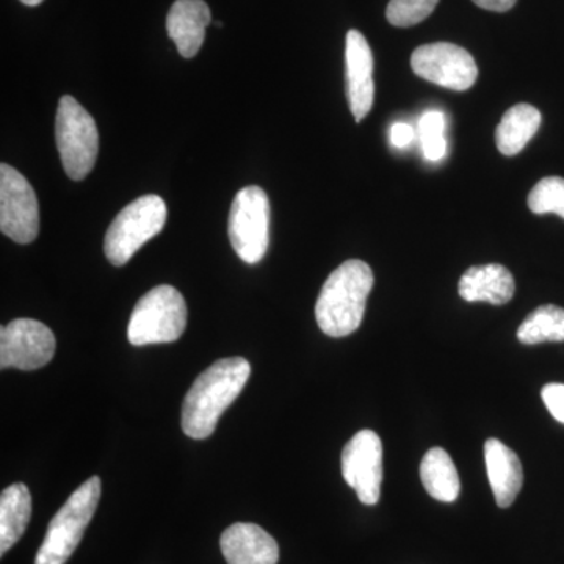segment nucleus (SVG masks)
Wrapping results in <instances>:
<instances>
[{"mask_svg":"<svg viewBox=\"0 0 564 564\" xmlns=\"http://www.w3.org/2000/svg\"><path fill=\"white\" fill-rule=\"evenodd\" d=\"M210 9L204 0H176L166 18V31L184 58H193L202 50Z\"/></svg>","mask_w":564,"mask_h":564,"instance_id":"nucleus-15","label":"nucleus"},{"mask_svg":"<svg viewBox=\"0 0 564 564\" xmlns=\"http://www.w3.org/2000/svg\"><path fill=\"white\" fill-rule=\"evenodd\" d=\"M343 475L364 505H377L383 484V444L372 430H361L345 445Z\"/></svg>","mask_w":564,"mask_h":564,"instance_id":"nucleus-11","label":"nucleus"},{"mask_svg":"<svg viewBox=\"0 0 564 564\" xmlns=\"http://www.w3.org/2000/svg\"><path fill=\"white\" fill-rule=\"evenodd\" d=\"M373 282L372 269L358 259L329 274L315 304V318L326 336H350L361 326Z\"/></svg>","mask_w":564,"mask_h":564,"instance_id":"nucleus-2","label":"nucleus"},{"mask_svg":"<svg viewBox=\"0 0 564 564\" xmlns=\"http://www.w3.org/2000/svg\"><path fill=\"white\" fill-rule=\"evenodd\" d=\"M229 240L243 262H261L270 243V202L261 187L237 193L229 214Z\"/></svg>","mask_w":564,"mask_h":564,"instance_id":"nucleus-7","label":"nucleus"},{"mask_svg":"<svg viewBox=\"0 0 564 564\" xmlns=\"http://www.w3.org/2000/svg\"><path fill=\"white\" fill-rule=\"evenodd\" d=\"M223 556L228 564H276L280 547L272 534L256 524H234L221 534Z\"/></svg>","mask_w":564,"mask_h":564,"instance_id":"nucleus-13","label":"nucleus"},{"mask_svg":"<svg viewBox=\"0 0 564 564\" xmlns=\"http://www.w3.org/2000/svg\"><path fill=\"white\" fill-rule=\"evenodd\" d=\"M101 478L91 477L76 489L47 527L35 564H65L76 551L101 499Z\"/></svg>","mask_w":564,"mask_h":564,"instance_id":"nucleus-3","label":"nucleus"},{"mask_svg":"<svg viewBox=\"0 0 564 564\" xmlns=\"http://www.w3.org/2000/svg\"><path fill=\"white\" fill-rule=\"evenodd\" d=\"M251 366L243 358H226L204 370L182 406V430L192 440H207L217 429L221 414L243 391Z\"/></svg>","mask_w":564,"mask_h":564,"instance_id":"nucleus-1","label":"nucleus"},{"mask_svg":"<svg viewBox=\"0 0 564 564\" xmlns=\"http://www.w3.org/2000/svg\"><path fill=\"white\" fill-rule=\"evenodd\" d=\"M529 207L533 214H556L564 218V180L558 176L544 177L534 185L529 195Z\"/></svg>","mask_w":564,"mask_h":564,"instance_id":"nucleus-22","label":"nucleus"},{"mask_svg":"<svg viewBox=\"0 0 564 564\" xmlns=\"http://www.w3.org/2000/svg\"><path fill=\"white\" fill-rule=\"evenodd\" d=\"M541 397L552 417L564 423V384H545Z\"/></svg>","mask_w":564,"mask_h":564,"instance_id":"nucleus-24","label":"nucleus"},{"mask_svg":"<svg viewBox=\"0 0 564 564\" xmlns=\"http://www.w3.org/2000/svg\"><path fill=\"white\" fill-rule=\"evenodd\" d=\"M345 63L348 102L352 117L359 122L372 110L375 99L373 54L366 36L359 31L347 33Z\"/></svg>","mask_w":564,"mask_h":564,"instance_id":"nucleus-12","label":"nucleus"},{"mask_svg":"<svg viewBox=\"0 0 564 564\" xmlns=\"http://www.w3.org/2000/svg\"><path fill=\"white\" fill-rule=\"evenodd\" d=\"M421 480L426 492L440 502L452 503L462 492L458 470L441 447L430 448L421 463Z\"/></svg>","mask_w":564,"mask_h":564,"instance_id":"nucleus-19","label":"nucleus"},{"mask_svg":"<svg viewBox=\"0 0 564 564\" xmlns=\"http://www.w3.org/2000/svg\"><path fill=\"white\" fill-rule=\"evenodd\" d=\"M514 278L507 267L500 263L470 267L459 280L458 292L469 303H491L502 306L513 300Z\"/></svg>","mask_w":564,"mask_h":564,"instance_id":"nucleus-16","label":"nucleus"},{"mask_svg":"<svg viewBox=\"0 0 564 564\" xmlns=\"http://www.w3.org/2000/svg\"><path fill=\"white\" fill-rule=\"evenodd\" d=\"M414 140V129L406 122H395L391 129V141L395 148H406Z\"/></svg>","mask_w":564,"mask_h":564,"instance_id":"nucleus-25","label":"nucleus"},{"mask_svg":"<svg viewBox=\"0 0 564 564\" xmlns=\"http://www.w3.org/2000/svg\"><path fill=\"white\" fill-rule=\"evenodd\" d=\"M519 343L538 345L564 343V310L555 304L534 310L518 329Z\"/></svg>","mask_w":564,"mask_h":564,"instance_id":"nucleus-20","label":"nucleus"},{"mask_svg":"<svg viewBox=\"0 0 564 564\" xmlns=\"http://www.w3.org/2000/svg\"><path fill=\"white\" fill-rule=\"evenodd\" d=\"M0 231L17 243L39 237L40 206L31 182L13 166L0 165Z\"/></svg>","mask_w":564,"mask_h":564,"instance_id":"nucleus-8","label":"nucleus"},{"mask_svg":"<svg viewBox=\"0 0 564 564\" xmlns=\"http://www.w3.org/2000/svg\"><path fill=\"white\" fill-rule=\"evenodd\" d=\"M411 68L422 79L455 91L469 90L478 77L473 55L452 43L417 47L411 55Z\"/></svg>","mask_w":564,"mask_h":564,"instance_id":"nucleus-10","label":"nucleus"},{"mask_svg":"<svg viewBox=\"0 0 564 564\" xmlns=\"http://www.w3.org/2000/svg\"><path fill=\"white\" fill-rule=\"evenodd\" d=\"M422 151L426 161L440 162L447 154L445 140V117L443 111L430 110L419 121Z\"/></svg>","mask_w":564,"mask_h":564,"instance_id":"nucleus-21","label":"nucleus"},{"mask_svg":"<svg viewBox=\"0 0 564 564\" xmlns=\"http://www.w3.org/2000/svg\"><path fill=\"white\" fill-rule=\"evenodd\" d=\"M485 463L494 499L500 508H510L524 485L521 459L502 441L491 437L485 443Z\"/></svg>","mask_w":564,"mask_h":564,"instance_id":"nucleus-14","label":"nucleus"},{"mask_svg":"<svg viewBox=\"0 0 564 564\" xmlns=\"http://www.w3.org/2000/svg\"><path fill=\"white\" fill-rule=\"evenodd\" d=\"M166 215V204L158 195L141 196L126 206L107 229L106 258L115 267L126 265L144 243L162 231Z\"/></svg>","mask_w":564,"mask_h":564,"instance_id":"nucleus-5","label":"nucleus"},{"mask_svg":"<svg viewBox=\"0 0 564 564\" xmlns=\"http://www.w3.org/2000/svg\"><path fill=\"white\" fill-rule=\"evenodd\" d=\"M437 3L440 0H391L386 18L395 28H413L430 17Z\"/></svg>","mask_w":564,"mask_h":564,"instance_id":"nucleus-23","label":"nucleus"},{"mask_svg":"<svg viewBox=\"0 0 564 564\" xmlns=\"http://www.w3.org/2000/svg\"><path fill=\"white\" fill-rule=\"evenodd\" d=\"M541 126V113L530 104H518L505 111L496 129L497 150L503 155L519 154Z\"/></svg>","mask_w":564,"mask_h":564,"instance_id":"nucleus-18","label":"nucleus"},{"mask_svg":"<svg viewBox=\"0 0 564 564\" xmlns=\"http://www.w3.org/2000/svg\"><path fill=\"white\" fill-rule=\"evenodd\" d=\"M54 333L33 318H18L0 329V367L2 369L36 370L52 361L55 355Z\"/></svg>","mask_w":564,"mask_h":564,"instance_id":"nucleus-9","label":"nucleus"},{"mask_svg":"<svg viewBox=\"0 0 564 564\" xmlns=\"http://www.w3.org/2000/svg\"><path fill=\"white\" fill-rule=\"evenodd\" d=\"M55 139L63 169L73 181H82L95 169L99 133L90 113L73 96H63L55 118Z\"/></svg>","mask_w":564,"mask_h":564,"instance_id":"nucleus-6","label":"nucleus"},{"mask_svg":"<svg viewBox=\"0 0 564 564\" xmlns=\"http://www.w3.org/2000/svg\"><path fill=\"white\" fill-rule=\"evenodd\" d=\"M32 518V496L28 486L14 484L0 496V555L21 540Z\"/></svg>","mask_w":564,"mask_h":564,"instance_id":"nucleus-17","label":"nucleus"},{"mask_svg":"<svg viewBox=\"0 0 564 564\" xmlns=\"http://www.w3.org/2000/svg\"><path fill=\"white\" fill-rule=\"evenodd\" d=\"M187 326V304L173 285H158L141 296L128 326L129 343L135 347L176 343Z\"/></svg>","mask_w":564,"mask_h":564,"instance_id":"nucleus-4","label":"nucleus"},{"mask_svg":"<svg viewBox=\"0 0 564 564\" xmlns=\"http://www.w3.org/2000/svg\"><path fill=\"white\" fill-rule=\"evenodd\" d=\"M473 2L480 9L505 13V11L513 9L518 0H473Z\"/></svg>","mask_w":564,"mask_h":564,"instance_id":"nucleus-26","label":"nucleus"},{"mask_svg":"<svg viewBox=\"0 0 564 564\" xmlns=\"http://www.w3.org/2000/svg\"><path fill=\"white\" fill-rule=\"evenodd\" d=\"M21 2L24 3V6L36 7L40 6L43 0H21Z\"/></svg>","mask_w":564,"mask_h":564,"instance_id":"nucleus-27","label":"nucleus"}]
</instances>
